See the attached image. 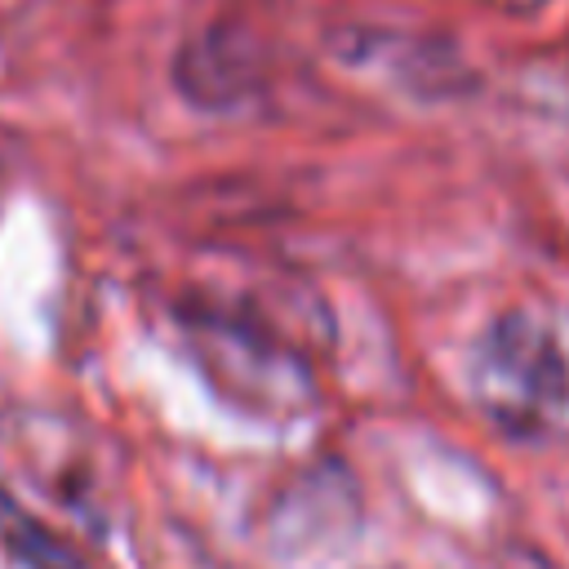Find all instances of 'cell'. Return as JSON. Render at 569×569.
I'll return each instance as SVG.
<instances>
[{"label":"cell","mask_w":569,"mask_h":569,"mask_svg":"<svg viewBox=\"0 0 569 569\" xmlns=\"http://www.w3.org/2000/svg\"><path fill=\"white\" fill-rule=\"evenodd\" d=\"M476 405L507 431H542L569 409V356L533 311H502L476 342Z\"/></svg>","instance_id":"6da1fadb"},{"label":"cell","mask_w":569,"mask_h":569,"mask_svg":"<svg viewBox=\"0 0 569 569\" xmlns=\"http://www.w3.org/2000/svg\"><path fill=\"white\" fill-rule=\"evenodd\" d=\"M182 325H187V342L204 378L222 396H231L240 409L284 418L311 405L316 387H311L307 365L289 347H280L271 333L244 320L209 316V311H196Z\"/></svg>","instance_id":"7a4b0ae2"},{"label":"cell","mask_w":569,"mask_h":569,"mask_svg":"<svg viewBox=\"0 0 569 569\" xmlns=\"http://www.w3.org/2000/svg\"><path fill=\"white\" fill-rule=\"evenodd\" d=\"M31 0H0V13H18V9H27Z\"/></svg>","instance_id":"3957f363"}]
</instances>
